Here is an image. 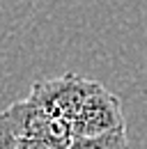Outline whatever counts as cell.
Returning a JSON list of instances; mask_svg holds the SVG:
<instances>
[{
  "label": "cell",
  "instance_id": "5b68a950",
  "mask_svg": "<svg viewBox=\"0 0 147 149\" xmlns=\"http://www.w3.org/2000/svg\"><path fill=\"white\" fill-rule=\"evenodd\" d=\"M71 140H57V138H18L16 149H67Z\"/></svg>",
  "mask_w": 147,
  "mask_h": 149
},
{
  "label": "cell",
  "instance_id": "6da1fadb",
  "mask_svg": "<svg viewBox=\"0 0 147 149\" xmlns=\"http://www.w3.org/2000/svg\"><path fill=\"white\" fill-rule=\"evenodd\" d=\"M97 85H99V80H90V78H83L76 74H64L57 78L35 80L32 90H30V99L37 101L51 115L71 124L78 110L83 108L85 99L97 90Z\"/></svg>",
  "mask_w": 147,
  "mask_h": 149
},
{
  "label": "cell",
  "instance_id": "8992f818",
  "mask_svg": "<svg viewBox=\"0 0 147 149\" xmlns=\"http://www.w3.org/2000/svg\"><path fill=\"white\" fill-rule=\"evenodd\" d=\"M16 135L9 129V124L5 122V117L0 115V149H16Z\"/></svg>",
  "mask_w": 147,
  "mask_h": 149
},
{
  "label": "cell",
  "instance_id": "3957f363",
  "mask_svg": "<svg viewBox=\"0 0 147 149\" xmlns=\"http://www.w3.org/2000/svg\"><path fill=\"white\" fill-rule=\"evenodd\" d=\"M117 126H127L124 124V115H122L120 96H115L110 90H106L99 83L97 90L85 99V103L78 110L76 119L71 122L74 138L99 135V133L113 131V129H117Z\"/></svg>",
  "mask_w": 147,
  "mask_h": 149
},
{
  "label": "cell",
  "instance_id": "277c9868",
  "mask_svg": "<svg viewBox=\"0 0 147 149\" xmlns=\"http://www.w3.org/2000/svg\"><path fill=\"white\" fill-rule=\"evenodd\" d=\"M67 149H129L127 126H117V129L99 133V135L74 138Z\"/></svg>",
  "mask_w": 147,
  "mask_h": 149
},
{
  "label": "cell",
  "instance_id": "7a4b0ae2",
  "mask_svg": "<svg viewBox=\"0 0 147 149\" xmlns=\"http://www.w3.org/2000/svg\"><path fill=\"white\" fill-rule=\"evenodd\" d=\"M9 129L16 138H57V140H71L74 131L71 124L44 110L30 96L12 103L9 108L0 110Z\"/></svg>",
  "mask_w": 147,
  "mask_h": 149
}]
</instances>
